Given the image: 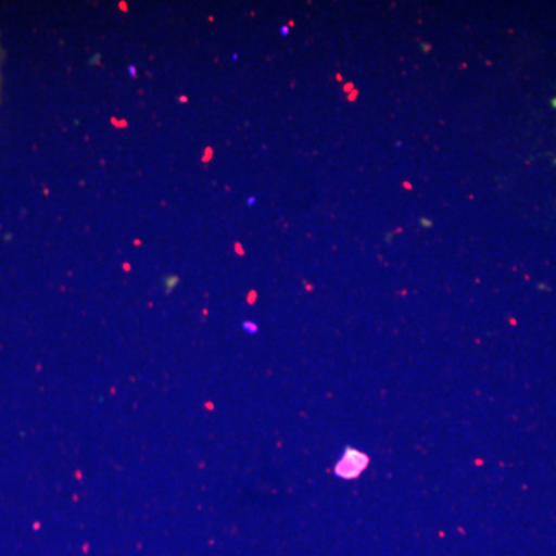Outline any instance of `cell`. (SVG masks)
<instances>
[{
	"instance_id": "6da1fadb",
	"label": "cell",
	"mask_w": 556,
	"mask_h": 556,
	"mask_svg": "<svg viewBox=\"0 0 556 556\" xmlns=\"http://www.w3.org/2000/svg\"><path fill=\"white\" fill-rule=\"evenodd\" d=\"M369 457L358 450L348 448L345 455L339 460L334 468V473L342 479H356L364 473L368 467Z\"/></svg>"
},
{
	"instance_id": "7a4b0ae2",
	"label": "cell",
	"mask_w": 556,
	"mask_h": 556,
	"mask_svg": "<svg viewBox=\"0 0 556 556\" xmlns=\"http://www.w3.org/2000/svg\"><path fill=\"white\" fill-rule=\"evenodd\" d=\"M244 329H247L249 332H257V327L252 324H244Z\"/></svg>"
}]
</instances>
